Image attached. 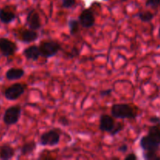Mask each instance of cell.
<instances>
[{
  "instance_id": "1",
  "label": "cell",
  "mask_w": 160,
  "mask_h": 160,
  "mask_svg": "<svg viewBox=\"0 0 160 160\" xmlns=\"http://www.w3.org/2000/svg\"><path fill=\"white\" fill-rule=\"evenodd\" d=\"M111 115L115 118L134 120L138 115V110L137 108L129 104L119 103L112 106Z\"/></svg>"
},
{
  "instance_id": "2",
  "label": "cell",
  "mask_w": 160,
  "mask_h": 160,
  "mask_svg": "<svg viewBox=\"0 0 160 160\" xmlns=\"http://www.w3.org/2000/svg\"><path fill=\"white\" fill-rule=\"evenodd\" d=\"M41 56L44 58H51L57 55L62 49V46L58 42L54 40H44L38 45Z\"/></svg>"
},
{
  "instance_id": "3",
  "label": "cell",
  "mask_w": 160,
  "mask_h": 160,
  "mask_svg": "<svg viewBox=\"0 0 160 160\" xmlns=\"http://www.w3.org/2000/svg\"><path fill=\"white\" fill-rule=\"evenodd\" d=\"M22 112L21 106L19 105L12 106L6 109L3 116V122L8 126L14 125L18 123Z\"/></svg>"
},
{
  "instance_id": "4",
  "label": "cell",
  "mask_w": 160,
  "mask_h": 160,
  "mask_svg": "<svg viewBox=\"0 0 160 160\" xmlns=\"http://www.w3.org/2000/svg\"><path fill=\"white\" fill-rule=\"evenodd\" d=\"M26 89V84H21V83H16V84L9 86L5 90L4 96L7 100L15 101V100L18 99L22 95H23Z\"/></svg>"
},
{
  "instance_id": "5",
  "label": "cell",
  "mask_w": 160,
  "mask_h": 160,
  "mask_svg": "<svg viewBox=\"0 0 160 160\" xmlns=\"http://www.w3.org/2000/svg\"><path fill=\"white\" fill-rule=\"evenodd\" d=\"M60 142V134L55 130L46 131L40 137V144L43 146H56Z\"/></svg>"
},
{
  "instance_id": "6",
  "label": "cell",
  "mask_w": 160,
  "mask_h": 160,
  "mask_svg": "<svg viewBox=\"0 0 160 160\" xmlns=\"http://www.w3.org/2000/svg\"><path fill=\"white\" fill-rule=\"evenodd\" d=\"M18 49L17 44L6 38H0V52L6 57L13 56Z\"/></svg>"
},
{
  "instance_id": "7",
  "label": "cell",
  "mask_w": 160,
  "mask_h": 160,
  "mask_svg": "<svg viewBox=\"0 0 160 160\" xmlns=\"http://www.w3.org/2000/svg\"><path fill=\"white\" fill-rule=\"evenodd\" d=\"M80 25L84 28H90L95 25V17L94 12L90 9H84L78 17Z\"/></svg>"
},
{
  "instance_id": "8",
  "label": "cell",
  "mask_w": 160,
  "mask_h": 160,
  "mask_svg": "<svg viewBox=\"0 0 160 160\" xmlns=\"http://www.w3.org/2000/svg\"><path fill=\"white\" fill-rule=\"evenodd\" d=\"M26 23L30 29L34 31H38L42 28L40 15L36 9H31L28 12L26 18Z\"/></svg>"
},
{
  "instance_id": "9",
  "label": "cell",
  "mask_w": 160,
  "mask_h": 160,
  "mask_svg": "<svg viewBox=\"0 0 160 160\" xmlns=\"http://www.w3.org/2000/svg\"><path fill=\"white\" fill-rule=\"evenodd\" d=\"M115 120L113 117L108 114H102L99 119V126L98 129L103 132L110 133L115 127Z\"/></svg>"
},
{
  "instance_id": "10",
  "label": "cell",
  "mask_w": 160,
  "mask_h": 160,
  "mask_svg": "<svg viewBox=\"0 0 160 160\" xmlns=\"http://www.w3.org/2000/svg\"><path fill=\"white\" fill-rule=\"evenodd\" d=\"M19 36H20V40L24 43H31L34 42L38 38V33L36 31L31 29H23L19 31Z\"/></svg>"
},
{
  "instance_id": "11",
  "label": "cell",
  "mask_w": 160,
  "mask_h": 160,
  "mask_svg": "<svg viewBox=\"0 0 160 160\" xmlns=\"http://www.w3.org/2000/svg\"><path fill=\"white\" fill-rule=\"evenodd\" d=\"M23 55L27 59L31 61H37L41 56V52L38 45H33L27 47L23 52Z\"/></svg>"
},
{
  "instance_id": "12",
  "label": "cell",
  "mask_w": 160,
  "mask_h": 160,
  "mask_svg": "<svg viewBox=\"0 0 160 160\" xmlns=\"http://www.w3.org/2000/svg\"><path fill=\"white\" fill-rule=\"evenodd\" d=\"M140 146L144 151H159L160 145L155 143L148 135H145L141 138Z\"/></svg>"
},
{
  "instance_id": "13",
  "label": "cell",
  "mask_w": 160,
  "mask_h": 160,
  "mask_svg": "<svg viewBox=\"0 0 160 160\" xmlns=\"http://www.w3.org/2000/svg\"><path fill=\"white\" fill-rule=\"evenodd\" d=\"M17 17L15 12L8 7H4L0 9V21L5 24L10 23L13 21Z\"/></svg>"
},
{
  "instance_id": "14",
  "label": "cell",
  "mask_w": 160,
  "mask_h": 160,
  "mask_svg": "<svg viewBox=\"0 0 160 160\" xmlns=\"http://www.w3.org/2000/svg\"><path fill=\"white\" fill-rule=\"evenodd\" d=\"M25 74V71L21 68H10L6 71V78L9 81H16L23 78Z\"/></svg>"
},
{
  "instance_id": "15",
  "label": "cell",
  "mask_w": 160,
  "mask_h": 160,
  "mask_svg": "<svg viewBox=\"0 0 160 160\" xmlns=\"http://www.w3.org/2000/svg\"><path fill=\"white\" fill-rule=\"evenodd\" d=\"M147 135L150 138L152 142L160 145V123L154 124L150 127Z\"/></svg>"
},
{
  "instance_id": "16",
  "label": "cell",
  "mask_w": 160,
  "mask_h": 160,
  "mask_svg": "<svg viewBox=\"0 0 160 160\" xmlns=\"http://www.w3.org/2000/svg\"><path fill=\"white\" fill-rule=\"evenodd\" d=\"M15 155V150L9 145H3L0 147V159L2 160L11 159Z\"/></svg>"
},
{
  "instance_id": "17",
  "label": "cell",
  "mask_w": 160,
  "mask_h": 160,
  "mask_svg": "<svg viewBox=\"0 0 160 160\" xmlns=\"http://www.w3.org/2000/svg\"><path fill=\"white\" fill-rule=\"evenodd\" d=\"M36 147H37V144L34 141L27 142L22 145L21 148H20V155L25 156L32 154L34 150L36 149Z\"/></svg>"
},
{
  "instance_id": "18",
  "label": "cell",
  "mask_w": 160,
  "mask_h": 160,
  "mask_svg": "<svg viewBox=\"0 0 160 160\" xmlns=\"http://www.w3.org/2000/svg\"><path fill=\"white\" fill-rule=\"evenodd\" d=\"M67 24H68L69 31L71 35H76L78 34L80 30V23L78 20H75V19H70L67 21Z\"/></svg>"
},
{
  "instance_id": "19",
  "label": "cell",
  "mask_w": 160,
  "mask_h": 160,
  "mask_svg": "<svg viewBox=\"0 0 160 160\" xmlns=\"http://www.w3.org/2000/svg\"><path fill=\"white\" fill-rule=\"evenodd\" d=\"M138 17L140 19L141 21L144 22V23H148L154 19L155 15L150 11H142L138 14Z\"/></svg>"
},
{
  "instance_id": "20",
  "label": "cell",
  "mask_w": 160,
  "mask_h": 160,
  "mask_svg": "<svg viewBox=\"0 0 160 160\" xmlns=\"http://www.w3.org/2000/svg\"><path fill=\"white\" fill-rule=\"evenodd\" d=\"M157 151H144V159L146 160H160Z\"/></svg>"
},
{
  "instance_id": "21",
  "label": "cell",
  "mask_w": 160,
  "mask_h": 160,
  "mask_svg": "<svg viewBox=\"0 0 160 160\" xmlns=\"http://www.w3.org/2000/svg\"><path fill=\"white\" fill-rule=\"evenodd\" d=\"M123 128H124V124H123V123H117V124H115V127H114L112 131L110 132V134L112 136H115L116 134L121 132V131L123 130Z\"/></svg>"
},
{
  "instance_id": "22",
  "label": "cell",
  "mask_w": 160,
  "mask_h": 160,
  "mask_svg": "<svg viewBox=\"0 0 160 160\" xmlns=\"http://www.w3.org/2000/svg\"><path fill=\"white\" fill-rule=\"evenodd\" d=\"M145 6L152 9H157L160 6V0H146Z\"/></svg>"
},
{
  "instance_id": "23",
  "label": "cell",
  "mask_w": 160,
  "mask_h": 160,
  "mask_svg": "<svg viewBox=\"0 0 160 160\" xmlns=\"http://www.w3.org/2000/svg\"><path fill=\"white\" fill-rule=\"evenodd\" d=\"M79 49H78L77 47H73V48H71V50H70L69 52L67 53V56L68 59H73V58L75 57H78V56H79Z\"/></svg>"
},
{
  "instance_id": "24",
  "label": "cell",
  "mask_w": 160,
  "mask_h": 160,
  "mask_svg": "<svg viewBox=\"0 0 160 160\" xmlns=\"http://www.w3.org/2000/svg\"><path fill=\"white\" fill-rule=\"evenodd\" d=\"M76 0H62V6L65 9H70L76 4Z\"/></svg>"
},
{
  "instance_id": "25",
  "label": "cell",
  "mask_w": 160,
  "mask_h": 160,
  "mask_svg": "<svg viewBox=\"0 0 160 160\" xmlns=\"http://www.w3.org/2000/svg\"><path fill=\"white\" fill-rule=\"evenodd\" d=\"M58 121H59V123L61 125H62L64 127H67L70 125V120L66 117H60L59 118V120H58Z\"/></svg>"
},
{
  "instance_id": "26",
  "label": "cell",
  "mask_w": 160,
  "mask_h": 160,
  "mask_svg": "<svg viewBox=\"0 0 160 160\" xmlns=\"http://www.w3.org/2000/svg\"><path fill=\"white\" fill-rule=\"evenodd\" d=\"M112 90L111 88L106 89V90H102L99 92V95L101 97H108L112 94Z\"/></svg>"
},
{
  "instance_id": "27",
  "label": "cell",
  "mask_w": 160,
  "mask_h": 160,
  "mask_svg": "<svg viewBox=\"0 0 160 160\" xmlns=\"http://www.w3.org/2000/svg\"><path fill=\"white\" fill-rule=\"evenodd\" d=\"M148 120L150 123H153V124H159L160 123V117L157 116H152Z\"/></svg>"
},
{
  "instance_id": "28",
  "label": "cell",
  "mask_w": 160,
  "mask_h": 160,
  "mask_svg": "<svg viewBox=\"0 0 160 160\" xmlns=\"http://www.w3.org/2000/svg\"><path fill=\"white\" fill-rule=\"evenodd\" d=\"M128 150V145H126V144H123L120 146H119L118 151L121 153H125L127 152Z\"/></svg>"
},
{
  "instance_id": "29",
  "label": "cell",
  "mask_w": 160,
  "mask_h": 160,
  "mask_svg": "<svg viewBox=\"0 0 160 160\" xmlns=\"http://www.w3.org/2000/svg\"><path fill=\"white\" fill-rule=\"evenodd\" d=\"M125 160H137L138 156L134 154V152H131L130 154H128L126 157L124 158Z\"/></svg>"
},
{
  "instance_id": "30",
  "label": "cell",
  "mask_w": 160,
  "mask_h": 160,
  "mask_svg": "<svg viewBox=\"0 0 160 160\" xmlns=\"http://www.w3.org/2000/svg\"><path fill=\"white\" fill-rule=\"evenodd\" d=\"M112 159H119V158L118 157H113V158H112Z\"/></svg>"
},
{
  "instance_id": "31",
  "label": "cell",
  "mask_w": 160,
  "mask_h": 160,
  "mask_svg": "<svg viewBox=\"0 0 160 160\" xmlns=\"http://www.w3.org/2000/svg\"><path fill=\"white\" fill-rule=\"evenodd\" d=\"M159 38H160V27H159Z\"/></svg>"
},
{
  "instance_id": "32",
  "label": "cell",
  "mask_w": 160,
  "mask_h": 160,
  "mask_svg": "<svg viewBox=\"0 0 160 160\" xmlns=\"http://www.w3.org/2000/svg\"><path fill=\"white\" fill-rule=\"evenodd\" d=\"M105 1H108V0H105Z\"/></svg>"
}]
</instances>
